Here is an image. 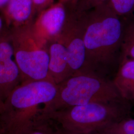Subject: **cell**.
<instances>
[{
  "label": "cell",
  "mask_w": 134,
  "mask_h": 134,
  "mask_svg": "<svg viewBox=\"0 0 134 134\" xmlns=\"http://www.w3.org/2000/svg\"><path fill=\"white\" fill-rule=\"evenodd\" d=\"M10 32L14 60L19 68L23 82L51 80L48 48L35 37L31 25L10 29Z\"/></svg>",
  "instance_id": "cell-5"
},
{
  "label": "cell",
  "mask_w": 134,
  "mask_h": 134,
  "mask_svg": "<svg viewBox=\"0 0 134 134\" xmlns=\"http://www.w3.org/2000/svg\"><path fill=\"white\" fill-rule=\"evenodd\" d=\"M10 29L4 18L0 15V39L10 31Z\"/></svg>",
  "instance_id": "cell-18"
},
{
  "label": "cell",
  "mask_w": 134,
  "mask_h": 134,
  "mask_svg": "<svg viewBox=\"0 0 134 134\" xmlns=\"http://www.w3.org/2000/svg\"><path fill=\"white\" fill-rule=\"evenodd\" d=\"M61 127L54 121L39 117L22 134H61Z\"/></svg>",
  "instance_id": "cell-13"
},
{
  "label": "cell",
  "mask_w": 134,
  "mask_h": 134,
  "mask_svg": "<svg viewBox=\"0 0 134 134\" xmlns=\"http://www.w3.org/2000/svg\"><path fill=\"white\" fill-rule=\"evenodd\" d=\"M0 134H2V132H1V131L0 130Z\"/></svg>",
  "instance_id": "cell-23"
},
{
  "label": "cell",
  "mask_w": 134,
  "mask_h": 134,
  "mask_svg": "<svg viewBox=\"0 0 134 134\" xmlns=\"http://www.w3.org/2000/svg\"><path fill=\"white\" fill-rule=\"evenodd\" d=\"M10 1V0H0V9L3 10Z\"/></svg>",
  "instance_id": "cell-20"
},
{
  "label": "cell",
  "mask_w": 134,
  "mask_h": 134,
  "mask_svg": "<svg viewBox=\"0 0 134 134\" xmlns=\"http://www.w3.org/2000/svg\"><path fill=\"white\" fill-rule=\"evenodd\" d=\"M55 0H33L37 15L43 10L54 4Z\"/></svg>",
  "instance_id": "cell-17"
},
{
  "label": "cell",
  "mask_w": 134,
  "mask_h": 134,
  "mask_svg": "<svg viewBox=\"0 0 134 134\" xmlns=\"http://www.w3.org/2000/svg\"><path fill=\"white\" fill-rule=\"evenodd\" d=\"M79 15L86 49V71L104 76L120 50L124 21L107 3Z\"/></svg>",
  "instance_id": "cell-1"
},
{
  "label": "cell",
  "mask_w": 134,
  "mask_h": 134,
  "mask_svg": "<svg viewBox=\"0 0 134 134\" xmlns=\"http://www.w3.org/2000/svg\"><path fill=\"white\" fill-rule=\"evenodd\" d=\"M61 134H99L97 133H91V134H81V133H74L68 131H66L65 130L61 128Z\"/></svg>",
  "instance_id": "cell-21"
},
{
  "label": "cell",
  "mask_w": 134,
  "mask_h": 134,
  "mask_svg": "<svg viewBox=\"0 0 134 134\" xmlns=\"http://www.w3.org/2000/svg\"><path fill=\"white\" fill-rule=\"evenodd\" d=\"M47 48L49 55V77L58 85L71 77L67 49L59 39L49 43Z\"/></svg>",
  "instance_id": "cell-10"
},
{
  "label": "cell",
  "mask_w": 134,
  "mask_h": 134,
  "mask_svg": "<svg viewBox=\"0 0 134 134\" xmlns=\"http://www.w3.org/2000/svg\"><path fill=\"white\" fill-rule=\"evenodd\" d=\"M121 60H134V18L133 15L125 18L121 44Z\"/></svg>",
  "instance_id": "cell-12"
},
{
  "label": "cell",
  "mask_w": 134,
  "mask_h": 134,
  "mask_svg": "<svg viewBox=\"0 0 134 134\" xmlns=\"http://www.w3.org/2000/svg\"><path fill=\"white\" fill-rule=\"evenodd\" d=\"M108 0H78L71 10L77 14L88 12L108 2Z\"/></svg>",
  "instance_id": "cell-16"
},
{
  "label": "cell",
  "mask_w": 134,
  "mask_h": 134,
  "mask_svg": "<svg viewBox=\"0 0 134 134\" xmlns=\"http://www.w3.org/2000/svg\"><path fill=\"white\" fill-rule=\"evenodd\" d=\"M2 100H1V98H0V106H1V105H2Z\"/></svg>",
  "instance_id": "cell-22"
},
{
  "label": "cell",
  "mask_w": 134,
  "mask_h": 134,
  "mask_svg": "<svg viewBox=\"0 0 134 134\" xmlns=\"http://www.w3.org/2000/svg\"><path fill=\"white\" fill-rule=\"evenodd\" d=\"M23 82L14 59L10 32L0 39V98L2 102Z\"/></svg>",
  "instance_id": "cell-8"
},
{
  "label": "cell",
  "mask_w": 134,
  "mask_h": 134,
  "mask_svg": "<svg viewBox=\"0 0 134 134\" xmlns=\"http://www.w3.org/2000/svg\"><path fill=\"white\" fill-rule=\"evenodd\" d=\"M69 13V8L62 2L53 4L39 14L31 25V29L39 43L48 44L59 38L62 34Z\"/></svg>",
  "instance_id": "cell-6"
},
{
  "label": "cell",
  "mask_w": 134,
  "mask_h": 134,
  "mask_svg": "<svg viewBox=\"0 0 134 134\" xmlns=\"http://www.w3.org/2000/svg\"><path fill=\"white\" fill-rule=\"evenodd\" d=\"M78 0H58L59 2H62L67 5L70 10H72Z\"/></svg>",
  "instance_id": "cell-19"
},
{
  "label": "cell",
  "mask_w": 134,
  "mask_h": 134,
  "mask_svg": "<svg viewBox=\"0 0 134 134\" xmlns=\"http://www.w3.org/2000/svg\"><path fill=\"white\" fill-rule=\"evenodd\" d=\"M120 65L112 81L122 98L134 103V60L125 59Z\"/></svg>",
  "instance_id": "cell-11"
},
{
  "label": "cell",
  "mask_w": 134,
  "mask_h": 134,
  "mask_svg": "<svg viewBox=\"0 0 134 134\" xmlns=\"http://www.w3.org/2000/svg\"><path fill=\"white\" fill-rule=\"evenodd\" d=\"M96 133L99 134H134V118L129 116Z\"/></svg>",
  "instance_id": "cell-14"
},
{
  "label": "cell",
  "mask_w": 134,
  "mask_h": 134,
  "mask_svg": "<svg viewBox=\"0 0 134 134\" xmlns=\"http://www.w3.org/2000/svg\"><path fill=\"white\" fill-rule=\"evenodd\" d=\"M57 86L55 97L43 106L41 115L74 106L122 98L112 81L93 72L77 74Z\"/></svg>",
  "instance_id": "cell-4"
},
{
  "label": "cell",
  "mask_w": 134,
  "mask_h": 134,
  "mask_svg": "<svg viewBox=\"0 0 134 134\" xmlns=\"http://www.w3.org/2000/svg\"><path fill=\"white\" fill-rule=\"evenodd\" d=\"M107 4L121 18H127L134 14V0H108Z\"/></svg>",
  "instance_id": "cell-15"
},
{
  "label": "cell",
  "mask_w": 134,
  "mask_h": 134,
  "mask_svg": "<svg viewBox=\"0 0 134 134\" xmlns=\"http://www.w3.org/2000/svg\"><path fill=\"white\" fill-rule=\"evenodd\" d=\"M57 85L51 80L23 82L0 106L3 134H22L37 119L43 106L53 100Z\"/></svg>",
  "instance_id": "cell-2"
},
{
  "label": "cell",
  "mask_w": 134,
  "mask_h": 134,
  "mask_svg": "<svg viewBox=\"0 0 134 134\" xmlns=\"http://www.w3.org/2000/svg\"><path fill=\"white\" fill-rule=\"evenodd\" d=\"M132 105L122 98L74 106L40 115L50 119L63 129L81 134L96 133L130 116Z\"/></svg>",
  "instance_id": "cell-3"
},
{
  "label": "cell",
  "mask_w": 134,
  "mask_h": 134,
  "mask_svg": "<svg viewBox=\"0 0 134 134\" xmlns=\"http://www.w3.org/2000/svg\"><path fill=\"white\" fill-rule=\"evenodd\" d=\"M2 10L10 29L31 25L37 15L33 0H10Z\"/></svg>",
  "instance_id": "cell-9"
},
{
  "label": "cell",
  "mask_w": 134,
  "mask_h": 134,
  "mask_svg": "<svg viewBox=\"0 0 134 134\" xmlns=\"http://www.w3.org/2000/svg\"><path fill=\"white\" fill-rule=\"evenodd\" d=\"M58 39L67 49L71 77L80 72H87L86 71V49L79 15L69 10L65 26Z\"/></svg>",
  "instance_id": "cell-7"
}]
</instances>
